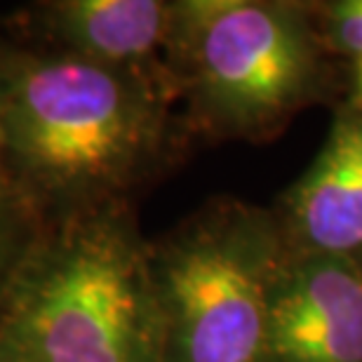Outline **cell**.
<instances>
[{
    "label": "cell",
    "mask_w": 362,
    "mask_h": 362,
    "mask_svg": "<svg viewBox=\"0 0 362 362\" xmlns=\"http://www.w3.org/2000/svg\"><path fill=\"white\" fill-rule=\"evenodd\" d=\"M200 94L233 125L275 120L313 74V42L287 7L252 0H195L177 10Z\"/></svg>",
    "instance_id": "cell-4"
},
{
    "label": "cell",
    "mask_w": 362,
    "mask_h": 362,
    "mask_svg": "<svg viewBox=\"0 0 362 362\" xmlns=\"http://www.w3.org/2000/svg\"><path fill=\"white\" fill-rule=\"evenodd\" d=\"M158 287L111 223L71 230L21 275L0 322V362H156Z\"/></svg>",
    "instance_id": "cell-1"
},
{
    "label": "cell",
    "mask_w": 362,
    "mask_h": 362,
    "mask_svg": "<svg viewBox=\"0 0 362 362\" xmlns=\"http://www.w3.org/2000/svg\"><path fill=\"white\" fill-rule=\"evenodd\" d=\"M278 275L255 228L228 223L179 243L158 296L172 362H266Z\"/></svg>",
    "instance_id": "cell-3"
},
{
    "label": "cell",
    "mask_w": 362,
    "mask_h": 362,
    "mask_svg": "<svg viewBox=\"0 0 362 362\" xmlns=\"http://www.w3.org/2000/svg\"><path fill=\"white\" fill-rule=\"evenodd\" d=\"M5 146L52 188L118 179L146 146L151 111L134 83L78 54L33 59L5 85Z\"/></svg>",
    "instance_id": "cell-2"
},
{
    "label": "cell",
    "mask_w": 362,
    "mask_h": 362,
    "mask_svg": "<svg viewBox=\"0 0 362 362\" xmlns=\"http://www.w3.org/2000/svg\"><path fill=\"white\" fill-rule=\"evenodd\" d=\"M172 14V7L156 0H69L54 7L62 38L78 57L106 66L153 52Z\"/></svg>",
    "instance_id": "cell-7"
},
{
    "label": "cell",
    "mask_w": 362,
    "mask_h": 362,
    "mask_svg": "<svg viewBox=\"0 0 362 362\" xmlns=\"http://www.w3.org/2000/svg\"><path fill=\"white\" fill-rule=\"evenodd\" d=\"M351 108H358V111H362V59H358V62H356V71H353Z\"/></svg>",
    "instance_id": "cell-8"
},
{
    "label": "cell",
    "mask_w": 362,
    "mask_h": 362,
    "mask_svg": "<svg viewBox=\"0 0 362 362\" xmlns=\"http://www.w3.org/2000/svg\"><path fill=\"white\" fill-rule=\"evenodd\" d=\"M271 362H362V271L315 255L278 275L269 322Z\"/></svg>",
    "instance_id": "cell-5"
},
{
    "label": "cell",
    "mask_w": 362,
    "mask_h": 362,
    "mask_svg": "<svg viewBox=\"0 0 362 362\" xmlns=\"http://www.w3.org/2000/svg\"><path fill=\"white\" fill-rule=\"evenodd\" d=\"M0 146H5V90L0 85Z\"/></svg>",
    "instance_id": "cell-10"
},
{
    "label": "cell",
    "mask_w": 362,
    "mask_h": 362,
    "mask_svg": "<svg viewBox=\"0 0 362 362\" xmlns=\"http://www.w3.org/2000/svg\"><path fill=\"white\" fill-rule=\"evenodd\" d=\"M5 250H7V216L0 207V264L5 259Z\"/></svg>",
    "instance_id": "cell-9"
},
{
    "label": "cell",
    "mask_w": 362,
    "mask_h": 362,
    "mask_svg": "<svg viewBox=\"0 0 362 362\" xmlns=\"http://www.w3.org/2000/svg\"><path fill=\"white\" fill-rule=\"evenodd\" d=\"M289 207L315 255L349 257L362 247V111L351 108L334 122Z\"/></svg>",
    "instance_id": "cell-6"
}]
</instances>
